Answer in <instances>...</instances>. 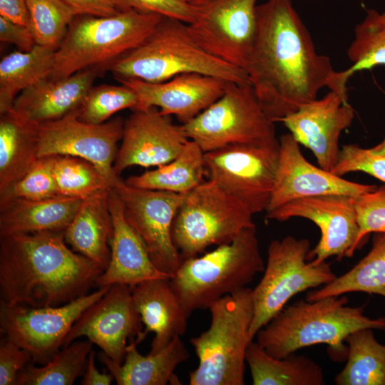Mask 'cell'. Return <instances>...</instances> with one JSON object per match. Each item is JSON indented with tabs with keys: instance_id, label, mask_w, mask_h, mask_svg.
<instances>
[{
	"instance_id": "d6986e66",
	"label": "cell",
	"mask_w": 385,
	"mask_h": 385,
	"mask_svg": "<svg viewBox=\"0 0 385 385\" xmlns=\"http://www.w3.org/2000/svg\"><path fill=\"white\" fill-rule=\"evenodd\" d=\"M189 140L183 125L174 124L170 115L161 114L157 108L133 111L125 121L113 170L120 175L133 165L150 168L167 164Z\"/></svg>"
},
{
	"instance_id": "ac0fdd59",
	"label": "cell",
	"mask_w": 385,
	"mask_h": 385,
	"mask_svg": "<svg viewBox=\"0 0 385 385\" xmlns=\"http://www.w3.org/2000/svg\"><path fill=\"white\" fill-rule=\"evenodd\" d=\"M279 141L278 165L266 212L300 198L324 195L357 197L377 187L347 180L314 166L305 159L290 133L282 135Z\"/></svg>"
},
{
	"instance_id": "60d3db41",
	"label": "cell",
	"mask_w": 385,
	"mask_h": 385,
	"mask_svg": "<svg viewBox=\"0 0 385 385\" xmlns=\"http://www.w3.org/2000/svg\"><path fill=\"white\" fill-rule=\"evenodd\" d=\"M354 207L359 226L358 250L370 233H385V184L354 197Z\"/></svg>"
},
{
	"instance_id": "277c9868",
	"label": "cell",
	"mask_w": 385,
	"mask_h": 385,
	"mask_svg": "<svg viewBox=\"0 0 385 385\" xmlns=\"http://www.w3.org/2000/svg\"><path fill=\"white\" fill-rule=\"evenodd\" d=\"M108 69L116 80L159 83L182 73H195L240 84L250 83L244 69L205 51L188 24L165 16L140 46L115 61Z\"/></svg>"
},
{
	"instance_id": "b9f144b4",
	"label": "cell",
	"mask_w": 385,
	"mask_h": 385,
	"mask_svg": "<svg viewBox=\"0 0 385 385\" xmlns=\"http://www.w3.org/2000/svg\"><path fill=\"white\" fill-rule=\"evenodd\" d=\"M120 11L135 10L153 13L163 16L192 23L197 18L198 6H192L183 0H115Z\"/></svg>"
},
{
	"instance_id": "f35d334b",
	"label": "cell",
	"mask_w": 385,
	"mask_h": 385,
	"mask_svg": "<svg viewBox=\"0 0 385 385\" xmlns=\"http://www.w3.org/2000/svg\"><path fill=\"white\" fill-rule=\"evenodd\" d=\"M352 172H363L385 183V138L370 148L343 145L332 173L342 177Z\"/></svg>"
},
{
	"instance_id": "d590c367",
	"label": "cell",
	"mask_w": 385,
	"mask_h": 385,
	"mask_svg": "<svg viewBox=\"0 0 385 385\" xmlns=\"http://www.w3.org/2000/svg\"><path fill=\"white\" fill-rule=\"evenodd\" d=\"M53 177L59 195L85 200L112 185L91 163L70 155H54Z\"/></svg>"
},
{
	"instance_id": "7a4b0ae2",
	"label": "cell",
	"mask_w": 385,
	"mask_h": 385,
	"mask_svg": "<svg viewBox=\"0 0 385 385\" xmlns=\"http://www.w3.org/2000/svg\"><path fill=\"white\" fill-rule=\"evenodd\" d=\"M66 243L64 232L0 234V301L58 307L88 294L104 270Z\"/></svg>"
},
{
	"instance_id": "4dcf8cb0",
	"label": "cell",
	"mask_w": 385,
	"mask_h": 385,
	"mask_svg": "<svg viewBox=\"0 0 385 385\" xmlns=\"http://www.w3.org/2000/svg\"><path fill=\"white\" fill-rule=\"evenodd\" d=\"M54 53L36 44L30 51H14L1 60L0 114L11 109L18 93L50 76Z\"/></svg>"
},
{
	"instance_id": "9a60e30c",
	"label": "cell",
	"mask_w": 385,
	"mask_h": 385,
	"mask_svg": "<svg viewBox=\"0 0 385 385\" xmlns=\"http://www.w3.org/2000/svg\"><path fill=\"white\" fill-rule=\"evenodd\" d=\"M257 1L214 0L198 6L189 29L208 53L245 70L256 36Z\"/></svg>"
},
{
	"instance_id": "7dc6e473",
	"label": "cell",
	"mask_w": 385,
	"mask_h": 385,
	"mask_svg": "<svg viewBox=\"0 0 385 385\" xmlns=\"http://www.w3.org/2000/svg\"><path fill=\"white\" fill-rule=\"evenodd\" d=\"M96 352L91 350L89 353L86 368L81 381L82 385H109L114 379L113 375L101 373L95 365Z\"/></svg>"
},
{
	"instance_id": "e575fe53",
	"label": "cell",
	"mask_w": 385,
	"mask_h": 385,
	"mask_svg": "<svg viewBox=\"0 0 385 385\" xmlns=\"http://www.w3.org/2000/svg\"><path fill=\"white\" fill-rule=\"evenodd\" d=\"M347 56L351 66L341 71L347 81L356 72L385 66V12L366 10L364 20L354 28Z\"/></svg>"
},
{
	"instance_id": "30bf717a",
	"label": "cell",
	"mask_w": 385,
	"mask_h": 385,
	"mask_svg": "<svg viewBox=\"0 0 385 385\" xmlns=\"http://www.w3.org/2000/svg\"><path fill=\"white\" fill-rule=\"evenodd\" d=\"M204 153L237 144L277 142L274 123L265 113L250 83L227 82L223 94L189 122L181 124Z\"/></svg>"
},
{
	"instance_id": "f6af8a7d",
	"label": "cell",
	"mask_w": 385,
	"mask_h": 385,
	"mask_svg": "<svg viewBox=\"0 0 385 385\" xmlns=\"http://www.w3.org/2000/svg\"><path fill=\"white\" fill-rule=\"evenodd\" d=\"M78 15L108 16L120 11L115 0H62Z\"/></svg>"
},
{
	"instance_id": "7bdbcfd3",
	"label": "cell",
	"mask_w": 385,
	"mask_h": 385,
	"mask_svg": "<svg viewBox=\"0 0 385 385\" xmlns=\"http://www.w3.org/2000/svg\"><path fill=\"white\" fill-rule=\"evenodd\" d=\"M31 361L27 350L5 338L0 346V385H15L18 374Z\"/></svg>"
},
{
	"instance_id": "cb8c5ba5",
	"label": "cell",
	"mask_w": 385,
	"mask_h": 385,
	"mask_svg": "<svg viewBox=\"0 0 385 385\" xmlns=\"http://www.w3.org/2000/svg\"><path fill=\"white\" fill-rule=\"evenodd\" d=\"M130 288L134 307L145 325L133 342L138 345L148 333H154L150 353L155 354L175 337L185 334L190 315L173 289L170 279L148 280Z\"/></svg>"
},
{
	"instance_id": "ee69618b",
	"label": "cell",
	"mask_w": 385,
	"mask_h": 385,
	"mask_svg": "<svg viewBox=\"0 0 385 385\" xmlns=\"http://www.w3.org/2000/svg\"><path fill=\"white\" fill-rule=\"evenodd\" d=\"M0 41L13 44L20 51H31L36 45L29 26L14 22L0 16Z\"/></svg>"
},
{
	"instance_id": "4316f807",
	"label": "cell",
	"mask_w": 385,
	"mask_h": 385,
	"mask_svg": "<svg viewBox=\"0 0 385 385\" xmlns=\"http://www.w3.org/2000/svg\"><path fill=\"white\" fill-rule=\"evenodd\" d=\"M112 189V188H111ZM85 200L64 231V239L73 250L98 263L105 270L111 259L113 222L108 207L110 190Z\"/></svg>"
},
{
	"instance_id": "7c38bea8",
	"label": "cell",
	"mask_w": 385,
	"mask_h": 385,
	"mask_svg": "<svg viewBox=\"0 0 385 385\" xmlns=\"http://www.w3.org/2000/svg\"><path fill=\"white\" fill-rule=\"evenodd\" d=\"M111 286L58 307H31L0 301V331L6 339L27 350L33 362L45 364L62 348L64 339L83 312Z\"/></svg>"
},
{
	"instance_id": "836d02e7",
	"label": "cell",
	"mask_w": 385,
	"mask_h": 385,
	"mask_svg": "<svg viewBox=\"0 0 385 385\" xmlns=\"http://www.w3.org/2000/svg\"><path fill=\"white\" fill-rule=\"evenodd\" d=\"M93 343L88 339L62 347L42 366L29 363L17 375L15 385H72L83 375Z\"/></svg>"
},
{
	"instance_id": "4fadbf2b",
	"label": "cell",
	"mask_w": 385,
	"mask_h": 385,
	"mask_svg": "<svg viewBox=\"0 0 385 385\" xmlns=\"http://www.w3.org/2000/svg\"><path fill=\"white\" fill-rule=\"evenodd\" d=\"M113 189L122 202L126 221L143 241L155 265L173 277L183 259L174 245L172 227L185 194L138 188L121 178Z\"/></svg>"
},
{
	"instance_id": "6da1fadb",
	"label": "cell",
	"mask_w": 385,
	"mask_h": 385,
	"mask_svg": "<svg viewBox=\"0 0 385 385\" xmlns=\"http://www.w3.org/2000/svg\"><path fill=\"white\" fill-rule=\"evenodd\" d=\"M257 31L245 67L259 101L274 123L317 99L327 87L348 101L347 87L330 58L319 54L292 0L256 6Z\"/></svg>"
},
{
	"instance_id": "8992f818",
	"label": "cell",
	"mask_w": 385,
	"mask_h": 385,
	"mask_svg": "<svg viewBox=\"0 0 385 385\" xmlns=\"http://www.w3.org/2000/svg\"><path fill=\"white\" fill-rule=\"evenodd\" d=\"M264 270L256 227H249L229 243L183 260L170 282L190 315L247 287Z\"/></svg>"
},
{
	"instance_id": "bcb514c9",
	"label": "cell",
	"mask_w": 385,
	"mask_h": 385,
	"mask_svg": "<svg viewBox=\"0 0 385 385\" xmlns=\"http://www.w3.org/2000/svg\"><path fill=\"white\" fill-rule=\"evenodd\" d=\"M0 16L14 22L30 26L29 13L26 0H0Z\"/></svg>"
},
{
	"instance_id": "ba28073f",
	"label": "cell",
	"mask_w": 385,
	"mask_h": 385,
	"mask_svg": "<svg viewBox=\"0 0 385 385\" xmlns=\"http://www.w3.org/2000/svg\"><path fill=\"white\" fill-rule=\"evenodd\" d=\"M252 215L240 201L208 179L185 194L172 227L174 245L183 260L197 256L256 227Z\"/></svg>"
},
{
	"instance_id": "d6a6232c",
	"label": "cell",
	"mask_w": 385,
	"mask_h": 385,
	"mask_svg": "<svg viewBox=\"0 0 385 385\" xmlns=\"http://www.w3.org/2000/svg\"><path fill=\"white\" fill-rule=\"evenodd\" d=\"M346 364L335 376L337 385H385V345L375 338L372 329L351 333L345 339Z\"/></svg>"
},
{
	"instance_id": "e0dca14e",
	"label": "cell",
	"mask_w": 385,
	"mask_h": 385,
	"mask_svg": "<svg viewBox=\"0 0 385 385\" xmlns=\"http://www.w3.org/2000/svg\"><path fill=\"white\" fill-rule=\"evenodd\" d=\"M142 319L135 309L130 286L115 284L97 302L87 308L66 337V347L76 339L86 337L113 361H124L127 340L143 332Z\"/></svg>"
},
{
	"instance_id": "8d00e7d4",
	"label": "cell",
	"mask_w": 385,
	"mask_h": 385,
	"mask_svg": "<svg viewBox=\"0 0 385 385\" xmlns=\"http://www.w3.org/2000/svg\"><path fill=\"white\" fill-rule=\"evenodd\" d=\"M36 43L56 51L78 16L62 0H26Z\"/></svg>"
},
{
	"instance_id": "7402d4cb",
	"label": "cell",
	"mask_w": 385,
	"mask_h": 385,
	"mask_svg": "<svg viewBox=\"0 0 385 385\" xmlns=\"http://www.w3.org/2000/svg\"><path fill=\"white\" fill-rule=\"evenodd\" d=\"M108 207L113 227L110 240L111 259L95 287L115 284L130 287L151 279H170V274L155 265L143 241L126 221L122 202L113 188L108 195Z\"/></svg>"
},
{
	"instance_id": "5bb4252c",
	"label": "cell",
	"mask_w": 385,
	"mask_h": 385,
	"mask_svg": "<svg viewBox=\"0 0 385 385\" xmlns=\"http://www.w3.org/2000/svg\"><path fill=\"white\" fill-rule=\"evenodd\" d=\"M124 120L115 117L99 125L78 119L76 112L38 126V158L70 155L96 165L112 185L120 178L113 164L122 140Z\"/></svg>"
},
{
	"instance_id": "52a82bcc",
	"label": "cell",
	"mask_w": 385,
	"mask_h": 385,
	"mask_svg": "<svg viewBox=\"0 0 385 385\" xmlns=\"http://www.w3.org/2000/svg\"><path fill=\"white\" fill-rule=\"evenodd\" d=\"M209 328L190 339L199 359L190 385H244L245 356L254 317L252 289L243 288L212 303Z\"/></svg>"
},
{
	"instance_id": "8fae6325",
	"label": "cell",
	"mask_w": 385,
	"mask_h": 385,
	"mask_svg": "<svg viewBox=\"0 0 385 385\" xmlns=\"http://www.w3.org/2000/svg\"><path fill=\"white\" fill-rule=\"evenodd\" d=\"M279 141L237 144L205 153L209 179L254 215L266 211L278 165Z\"/></svg>"
},
{
	"instance_id": "ffe728a7",
	"label": "cell",
	"mask_w": 385,
	"mask_h": 385,
	"mask_svg": "<svg viewBox=\"0 0 385 385\" xmlns=\"http://www.w3.org/2000/svg\"><path fill=\"white\" fill-rule=\"evenodd\" d=\"M353 108L337 92L329 91L323 98L307 103L280 122L299 145L309 148L319 167L332 172L340 151L342 132L354 120Z\"/></svg>"
},
{
	"instance_id": "d4e9b609",
	"label": "cell",
	"mask_w": 385,
	"mask_h": 385,
	"mask_svg": "<svg viewBox=\"0 0 385 385\" xmlns=\"http://www.w3.org/2000/svg\"><path fill=\"white\" fill-rule=\"evenodd\" d=\"M98 357L118 385H165L181 384L174 371L189 359L190 354L181 337H177L158 352L147 356L140 354L137 344L132 342L127 346L122 364L113 361L103 351L99 352Z\"/></svg>"
},
{
	"instance_id": "83f0119b",
	"label": "cell",
	"mask_w": 385,
	"mask_h": 385,
	"mask_svg": "<svg viewBox=\"0 0 385 385\" xmlns=\"http://www.w3.org/2000/svg\"><path fill=\"white\" fill-rule=\"evenodd\" d=\"M38 126L11 110L0 114V199L38 158Z\"/></svg>"
},
{
	"instance_id": "5b68a950",
	"label": "cell",
	"mask_w": 385,
	"mask_h": 385,
	"mask_svg": "<svg viewBox=\"0 0 385 385\" xmlns=\"http://www.w3.org/2000/svg\"><path fill=\"white\" fill-rule=\"evenodd\" d=\"M163 17L132 9L108 16H76L55 51L48 78L62 79L86 68H108L140 46Z\"/></svg>"
},
{
	"instance_id": "f546056e",
	"label": "cell",
	"mask_w": 385,
	"mask_h": 385,
	"mask_svg": "<svg viewBox=\"0 0 385 385\" xmlns=\"http://www.w3.org/2000/svg\"><path fill=\"white\" fill-rule=\"evenodd\" d=\"M206 175L205 153L190 139L172 161L155 170L130 176L125 182L138 188L186 194L204 183Z\"/></svg>"
},
{
	"instance_id": "44dd1931",
	"label": "cell",
	"mask_w": 385,
	"mask_h": 385,
	"mask_svg": "<svg viewBox=\"0 0 385 385\" xmlns=\"http://www.w3.org/2000/svg\"><path fill=\"white\" fill-rule=\"evenodd\" d=\"M117 81L137 95L138 105L134 111L159 108L161 114L173 115L181 124L189 122L216 101L228 82L195 73H182L159 83L138 79Z\"/></svg>"
},
{
	"instance_id": "ab89813d",
	"label": "cell",
	"mask_w": 385,
	"mask_h": 385,
	"mask_svg": "<svg viewBox=\"0 0 385 385\" xmlns=\"http://www.w3.org/2000/svg\"><path fill=\"white\" fill-rule=\"evenodd\" d=\"M53 160L54 155L39 157L0 201L12 197L43 200L61 196L53 177Z\"/></svg>"
},
{
	"instance_id": "c3c4849f",
	"label": "cell",
	"mask_w": 385,
	"mask_h": 385,
	"mask_svg": "<svg viewBox=\"0 0 385 385\" xmlns=\"http://www.w3.org/2000/svg\"><path fill=\"white\" fill-rule=\"evenodd\" d=\"M194 6H201L214 0H183Z\"/></svg>"
},
{
	"instance_id": "9c48e42d",
	"label": "cell",
	"mask_w": 385,
	"mask_h": 385,
	"mask_svg": "<svg viewBox=\"0 0 385 385\" xmlns=\"http://www.w3.org/2000/svg\"><path fill=\"white\" fill-rule=\"evenodd\" d=\"M309 251L306 238L287 235L270 242L263 276L252 289V340L294 295L327 284L337 277L326 261L319 265L307 262Z\"/></svg>"
},
{
	"instance_id": "3957f363",
	"label": "cell",
	"mask_w": 385,
	"mask_h": 385,
	"mask_svg": "<svg viewBox=\"0 0 385 385\" xmlns=\"http://www.w3.org/2000/svg\"><path fill=\"white\" fill-rule=\"evenodd\" d=\"M346 297L299 300L284 307L256 334L257 342L276 359L315 344H325L332 360H346V338L365 328L385 330V317L371 319L364 307L348 306Z\"/></svg>"
},
{
	"instance_id": "f1b7e54d",
	"label": "cell",
	"mask_w": 385,
	"mask_h": 385,
	"mask_svg": "<svg viewBox=\"0 0 385 385\" xmlns=\"http://www.w3.org/2000/svg\"><path fill=\"white\" fill-rule=\"evenodd\" d=\"M254 385H324L322 367L311 358L292 354L276 359L257 342L252 341L246 351Z\"/></svg>"
},
{
	"instance_id": "74e56055",
	"label": "cell",
	"mask_w": 385,
	"mask_h": 385,
	"mask_svg": "<svg viewBox=\"0 0 385 385\" xmlns=\"http://www.w3.org/2000/svg\"><path fill=\"white\" fill-rule=\"evenodd\" d=\"M137 105V95L125 85L102 84L90 88L76 112L81 121L99 125L121 110L134 111Z\"/></svg>"
},
{
	"instance_id": "603a6c76",
	"label": "cell",
	"mask_w": 385,
	"mask_h": 385,
	"mask_svg": "<svg viewBox=\"0 0 385 385\" xmlns=\"http://www.w3.org/2000/svg\"><path fill=\"white\" fill-rule=\"evenodd\" d=\"M99 71L89 68L62 79L44 78L22 91L11 110L36 125L61 119L78 109Z\"/></svg>"
},
{
	"instance_id": "484cf974",
	"label": "cell",
	"mask_w": 385,
	"mask_h": 385,
	"mask_svg": "<svg viewBox=\"0 0 385 385\" xmlns=\"http://www.w3.org/2000/svg\"><path fill=\"white\" fill-rule=\"evenodd\" d=\"M82 201L65 196L43 200L12 197L0 201V234L64 232Z\"/></svg>"
},
{
	"instance_id": "1f68e13d",
	"label": "cell",
	"mask_w": 385,
	"mask_h": 385,
	"mask_svg": "<svg viewBox=\"0 0 385 385\" xmlns=\"http://www.w3.org/2000/svg\"><path fill=\"white\" fill-rule=\"evenodd\" d=\"M364 292L385 297V233H374L369 253L344 274L321 288L309 291L307 301Z\"/></svg>"
},
{
	"instance_id": "2e32d148",
	"label": "cell",
	"mask_w": 385,
	"mask_h": 385,
	"mask_svg": "<svg viewBox=\"0 0 385 385\" xmlns=\"http://www.w3.org/2000/svg\"><path fill=\"white\" fill-rule=\"evenodd\" d=\"M296 217L308 219L320 229V240L307 257L312 264L319 265L332 256L341 260L354 255L359 232L354 197L345 195L307 197L266 212V218L279 222Z\"/></svg>"
}]
</instances>
